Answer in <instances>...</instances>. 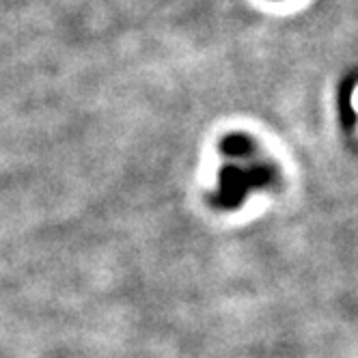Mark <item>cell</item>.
<instances>
[{
  "mask_svg": "<svg viewBox=\"0 0 358 358\" xmlns=\"http://www.w3.org/2000/svg\"><path fill=\"white\" fill-rule=\"evenodd\" d=\"M222 147H224V151L229 153V156H238V153H240V156H246V149L250 147V143L244 136H231L229 141H224Z\"/></svg>",
  "mask_w": 358,
  "mask_h": 358,
  "instance_id": "1",
  "label": "cell"
}]
</instances>
